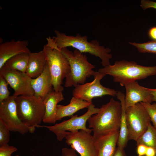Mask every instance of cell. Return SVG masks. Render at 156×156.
<instances>
[{"label": "cell", "mask_w": 156, "mask_h": 156, "mask_svg": "<svg viewBox=\"0 0 156 156\" xmlns=\"http://www.w3.org/2000/svg\"><path fill=\"white\" fill-rule=\"evenodd\" d=\"M55 36L52 38L57 47L60 50L62 48L71 47L81 53H87L99 58L104 67L109 65V60L112 55L110 53L111 49L100 45L96 40L88 41L87 36H81L79 34L76 36L67 35L58 30L54 31Z\"/></svg>", "instance_id": "obj_1"}, {"label": "cell", "mask_w": 156, "mask_h": 156, "mask_svg": "<svg viewBox=\"0 0 156 156\" xmlns=\"http://www.w3.org/2000/svg\"><path fill=\"white\" fill-rule=\"evenodd\" d=\"M98 71L112 76L115 82L124 86L127 83L156 75V66H144L133 61L123 60L116 61L113 65L110 64Z\"/></svg>", "instance_id": "obj_2"}, {"label": "cell", "mask_w": 156, "mask_h": 156, "mask_svg": "<svg viewBox=\"0 0 156 156\" xmlns=\"http://www.w3.org/2000/svg\"><path fill=\"white\" fill-rule=\"evenodd\" d=\"M121 111L120 102L113 98L102 105L99 112L91 116L88 121L89 127L93 132V136L119 130Z\"/></svg>", "instance_id": "obj_3"}, {"label": "cell", "mask_w": 156, "mask_h": 156, "mask_svg": "<svg viewBox=\"0 0 156 156\" xmlns=\"http://www.w3.org/2000/svg\"><path fill=\"white\" fill-rule=\"evenodd\" d=\"M60 51L67 59L70 66V72L65 78V87H75L84 84L87 78L94 75L96 71L93 69L95 67L88 61L85 55L76 49L72 52L67 47Z\"/></svg>", "instance_id": "obj_4"}, {"label": "cell", "mask_w": 156, "mask_h": 156, "mask_svg": "<svg viewBox=\"0 0 156 156\" xmlns=\"http://www.w3.org/2000/svg\"><path fill=\"white\" fill-rule=\"evenodd\" d=\"M16 110L21 121L28 126L42 127L45 112L43 101L40 98L32 96L21 95L15 99Z\"/></svg>", "instance_id": "obj_5"}, {"label": "cell", "mask_w": 156, "mask_h": 156, "mask_svg": "<svg viewBox=\"0 0 156 156\" xmlns=\"http://www.w3.org/2000/svg\"><path fill=\"white\" fill-rule=\"evenodd\" d=\"M51 77L53 90L62 92L63 81L70 71L69 62L58 48H53L44 45L42 50Z\"/></svg>", "instance_id": "obj_6"}, {"label": "cell", "mask_w": 156, "mask_h": 156, "mask_svg": "<svg viewBox=\"0 0 156 156\" xmlns=\"http://www.w3.org/2000/svg\"><path fill=\"white\" fill-rule=\"evenodd\" d=\"M87 108V112L81 116L73 115L70 119L59 123L52 126H43V127L54 133L59 141H62L65 138L67 132H74L83 130L91 133L92 130L87 128L86 122L91 116L99 112L100 108L95 107L92 103Z\"/></svg>", "instance_id": "obj_7"}, {"label": "cell", "mask_w": 156, "mask_h": 156, "mask_svg": "<svg viewBox=\"0 0 156 156\" xmlns=\"http://www.w3.org/2000/svg\"><path fill=\"white\" fill-rule=\"evenodd\" d=\"M126 113L128 140L136 141L146 130L150 117L141 103L126 108Z\"/></svg>", "instance_id": "obj_8"}, {"label": "cell", "mask_w": 156, "mask_h": 156, "mask_svg": "<svg viewBox=\"0 0 156 156\" xmlns=\"http://www.w3.org/2000/svg\"><path fill=\"white\" fill-rule=\"evenodd\" d=\"M13 95L0 103V119L10 131L24 135L28 132L33 133L35 127H29L23 123L17 114L15 99Z\"/></svg>", "instance_id": "obj_9"}, {"label": "cell", "mask_w": 156, "mask_h": 156, "mask_svg": "<svg viewBox=\"0 0 156 156\" xmlns=\"http://www.w3.org/2000/svg\"><path fill=\"white\" fill-rule=\"evenodd\" d=\"M105 76L99 71H96L92 81L79 84L75 87L73 91V96L92 103V100L95 97L106 95L116 96L117 91L103 86L101 83V80Z\"/></svg>", "instance_id": "obj_10"}, {"label": "cell", "mask_w": 156, "mask_h": 156, "mask_svg": "<svg viewBox=\"0 0 156 156\" xmlns=\"http://www.w3.org/2000/svg\"><path fill=\"white\" fill-rule=\"evenodd\" d=\"M0 76L5 79L14 90V96L34 95L31 84V78L25 73L9 69L4 65L0 69Z\"/></svg>", "instance_id": "obj_11"}, {"label": "cell", "mask_w": 156, "mask_h": 156, "mask_svg": "<svg viewBox=\"0 0 156 156\" xmlns=\"http://www.w3.org/2000/svg\"><path fill=\"white\" fill-rule=\"evenodd\" d=\"M90 133L83 130L67 132L65 142L81 156H97L94 138Z\"/></svg>", "instance_id": "obj_12"}, {"label": "cell", "mask_w": 156, "mask_h": 156, "mask_svg": "<svg viewBox=\"0 0 156 156\" xmlns=\"http://www.w3.org/2000/svg\"><path fill=\"white\" fill-rule=\"evenodd\" d=\"M125 104L126 108L142 102L151 103L152 96L148 88L140 85L136 81L125 84Z\"/></svg>", "instance_id": "obj_13"}, {"label": "cell", "mask_w": 156, "mask_h": 156, "mask_svg": "<svg viewBox=\"0 0 156 156\" xmlns=\"http://www.w3.org/2000/svg\"><path fill=\"white\" fill-rule=\"evenodd\" d=\"M119 130L94 137L97 156H113L116 151Z\"/></svg>", "instance_id": "obj_14"}, {"label": "cell", "mask_w": 156, "mask_h": 156, "mask_svg": "<svg viewBox=\"0 0 156 156\" xmlns=\"http://www.w3.org/2000/svg\"><path fill=\"white\" fill-rule=\"evenodd\" d=\"M29 42L26 40L7 41L0 44V69L6 61L13 56L23 53H29Z\"/></svg>", "instance_id": "obj_15"}, {"label": "cell", "mask_w": 156, "mask_h": 156, "mask_svg": "<svg viewBox=\"0 0 156 156\" xmlns=\"http://www.w3.org/2000/svg\"><path fill=\"white\" fill-rule=\"evenodd\" d=\"M31 84L34 95L43 101L53 89L51 77L48 65L46 64L42 73L38 77L31 79Z\"/></svg>", "instance_id": "obj_16"}, {"label": "cell", "mask_w": 156, "mask_h": 156, "mask_svg": "<svg viewBox=\"0 0 156 156\" xmlns=\"http://www.w3.org/2000/svg\"><path fill=\"white\" fill-rule=\"evenodd\" d=\"M64 99L62 92H50L43 100L45 112L42 121L44 123L55 124L56 120L58 103Z\"/></svg>", "instance_id": "obj_17"}, {"label": "cell", "mask_w": 156, "mask_h": 156, "mask_svg": "<svg viewBox=\"0 0 156 156\" xmlns=\"http://www.w3.org/2000/svg\"><path fill=\"white\" fill-rule=\"evenodd\" d=\"M47 63L43 51L30 53L25 73L31 79L39 76L43 72Z\"/></svg>", "instance_id": "obj_18"}, {"label": "cell", "mask_w": 156, "mask_h": 156, "mask_svg": "<svg viewBox=\"0 0 156 156\" xmlns=\"http://www.w3.org/2000/svg\"><path fill=\"white\" fill-rule=\"evenodd\" d=\"M92 103L73 96L68 105H57L56 120H60L66 116L71 117L77 111L85 108H88Z\"/></svg>", "instance_id": "obj_19"}, {"label": "cell", "mask_w": 156, "mask_h": 156, "mask_svg": "<svg viewBox=\"0 0 156 156\" xmlns=\"http://www.w3.org/2000/svg\"><path fill=\"white\" fill-rule=\"evenodd\" d=\"M116 96L120 101L122 109L119 133L117 144L118 146L124 148L129 140L125 104V95L122 92L118 91Z\"/></svg>", "instance_id": "obj_20"}, {"label": "cell", "mask_w": 156, "mask_h": 156, "mask_svg": "<svg viewBox=\"0 0 156 156\" xmlns=\"http://www.w3.org/2000/svg\"><path fill=\"white\" fill-rule=\"evenodd\" d=\"M29 53H23L16 55L8 60L4 65L9 69L25 73Z\"/></svg>", "instance_id": "obj_21"}, {"label": "cell", "mask_w": 156, "mask_h": 156, "mask_svg": "<svg viewBox=\"0 0 156 156\" xmlns=\"http://www.w3.org/2000/svg\"><path fill=\"white\" fill-rule=\"evenodd\" d=\"M136 145L144 144L156 150V129L151 122L145 131L136 141Z\"/></svg>", "instance_id": "obj_22"}, {"label": "cell", "mask_w": 156, "mask_h": 156, "mask_svg": "<svg viewBox=\"0 0 156 156\" xmlns=\"http://www.w3.org/2000/svg\"><path fill=\"white\" fill-rule=\"evenodd\" d=\"M129 43L135 46L140 52L156 54V41L152 40L142 43L135 42Z\"/></svg>", "instance_id": "obj_23"}, {"label": "cell", "mask_w": 156, "mask_h": 156, "mask_svg": "<svg viewBox=\"0 0 156 156\" xmlns=\"http://www.w3.org/2000/svg\"><path fill=\"white\" fill-rule=\"evenodd\" d=\"M10 130L0 119V146L8 144L10 140Z\"/></svg>", "instance_id": "obj_24"}, {"label": "cell", "mask_w": 156, "mask_h": 156, "mask_svg": "<svg viewBox=\"0 0 156 156\" xmlns=\"http://www.w3.org/2000/svg\"><path fill=\"white\" fill-rule=\"evenodd\" d=\"M8 84L6 80L0 76V103L8 99L10 96L8 89Z\"/></svg>", "instance_id": "obj_25"}, {"label": "cell", "mask_w": 156, "mask_h": 156, "mask_svg": "<svg viewBox=\"0 0 156 156\" xmlns=\"http://www.w3.org/2000/svg\"><path fill=\"white\" fill-rule=\"evenodd\" d=\"M146 110L153 126L156 129V103L151 104L141 102Z\"/></svg>", "instance_id": "obj_26"}, {"label": "cell", "mask_w": 156, "mask_h": 156, "mask_svg": "<svg viewBox=\"0 0 156 156\" xmlns=\"http://www.w3.org/2000/svg\"><path fill=\"white\" fill-rule=\"evenodd\" d=\"M18 149L16 147L8 144L0 146V156H11Z\"/></svg>", "instance_id": "obj_27"}, {"label": "cell", "mask_w": 156, "mask_h": 156, "mask_svg": "<svg viewBox=\"0 0 156 156\" xmlns=\"http://www.w3.org/2000/svg\"><path fill=\"white\" fill-rule=\"evenodd\" d=\"M140 6L144 10L151 8L156 9V2L148 0H142Z\"/></svg>", "instance_id": "obj_28"}, {"label": "cell", "mask_w": 156, "mask_h": 156, "mask_svg": "<svg viewBox=\"0 0 156 156\" xmlns=\"http://www.w3.org/2000/svg\"><path fill=\"white\" fill-rule=\"evenodd\" d=\"M76 151L72 148H64L62 150V156H78Z\"/></svg>", "instance_id": "obj_29"}, {"label": "cell", "mask_w": 156, "mask_h": 156, "mask_svg": "<svg viewBox=\"0 0 156 156\" xmlns=\"http://www.w3.org/2000/svg\"><path fill=\"white\" fill-rule=\"evenodd\" d=\"M137 152L138 156L145 155L147 147L143 144L137 145Z\"/></svg>", "instance_id": "obj_30"}, {"label": "cell", "mask_w": 156, "mask_h": 156, "mask_svg": "<svg viewBox=\"0 0 156 156\" xmlns=\"http://www.w3.org/2000/svg\"><path fill=\"white\" fill-rule=\"evenodd\" d=\"M148 35L153 40L156 41V27H152L149 30Z\"/></svg>", "instance_id": "obj_31"}, {"label": "cell", "mask_w": 156, "mask_h": 156, "mask_svg": "<svg viewBox=\"0 0 156 156\" xmlns=\"http://www.w3.org/2000/svg\"><path fill=\"white\" fill-rule=\"evenodd\" d=\"M113 156H127L124 148L118 146Z\"/></svg>", "instance_id": "obj_32"}, {"label": "cell", "mask_w": 156, "mask_h": 156, "mask_svg": "<svg viewBox=\"0 0 156 156\" xmlns=\"http://www.w3.org/2000/svg\"><path fill=\"white\" fill-rule=\"evenodd\" d=\"M145 156H156V150L151 147H147Z\"/></svg>", "instance_id": "obj_33"}, {"label": "cell", "mask_w": 156, "mask_h": 156, "mask_svg": "<svg viewBox=\"0 0 156 156\" xmlns=\"http://www.w3.org/2000/svg\"><path fill=\"white\" fill-rule=\"evenodd\" d=\"M152 96V101L156 102V89L148 88Z\"/></svg>", "instance_id": "obj_34"}, {"label": "cell", "mask_w": 156, "mask_h": 156, "mask_svg": "<svg viewBox=\"0 0 156 156\" xmlns=\"http://www.w3.org/2000/svg\"><path fill=\"white\" fill-rule=\"evenodd\" d=\"M15 156H20L19 155H16Z\"/></svg>", "instance_id": "obj_35"}]
</instances>
